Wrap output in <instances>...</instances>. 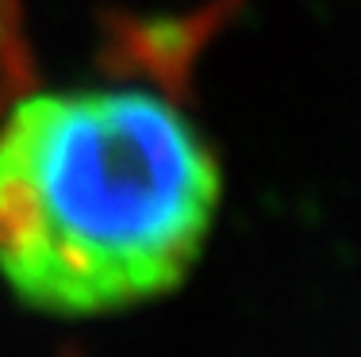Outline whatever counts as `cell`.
<instances>
[{
    "label": "cell",
    "instance_id": "1",
    "mask_svg": "<svg viewBox=\"0 0 361 357\" xmlns=\"http://www.w3.org/2000/svg\"><path fill=\"white\" fill-rule=\"evenodd\" d=\"M216 208V154L154 92H42L0 123V273L35 311L108 315L177 288Z\"/></svg>",
    "mask_w": 361,
    "mask_h": 357
},
{
    "label": "cell",
    "instance_id": "2",
    "mask_svg": "<svg viewBox=\"0 0 361 357\" xmlns=\"http://www.w3.org/2000/svg\"><path fill=\"white\" fill-rule=\"evenodd\" d=\"M23 70V46L20 35H16V12L0 0V96L20 81Z\"/></svg>",
    "mask_w": 361,
    "mask_h": 357
}]
</instances>
